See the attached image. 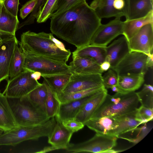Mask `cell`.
Wrapping results in <instances>:
<instances>
[{"instance_id":"obj_1","label":"cell","mask_w":153,"mask_h":153,"mask_svg":"<svg viewBox=\"0 0 153 153\" xmlns=\"http://www.w3.org/2000/svg\"><path fill=\"white\" fill-rule=\"evenodd\" d=\"M50 19L52 33L77 48L90 44L101 24V19L86 0H81L63 11L53 13Z\"/></svg>"},{"instance_id":"obj_2","label":"cell","mask_w":153,"mask_h":153,"mask_svg":"<svg viewBox=\"0 0 153 153\" xmlns=\"http://www.w3.org/2000/svg\"><path fill=\"white\" fill-rule=\"evenodd\" d=\"M53 34L28 31L21 35L19 44L23 51L32 55L45 57L66 63L71 53Z\"/></svg>"},{"instance_id":"obj_3","label":"cell","mask_w":153,"mask_h":153,"mask_svg":"<svg viewBox=\"0 0 153 153\" xmlns=\"http://www.w3.org/2000/svg\"><path fill=\"white\" fill-rule=\"evenodd\" d=\"M139 102L135 91L119 92L113 95L107 94L91 119L105 116L115 117L129 113L137 109Z\"/></svg>"},{"instance_id":"obj_4","label":"cell","mask_w":153,"mask_h":153,"mask_svg":"<svg viewBox=\"0 0 153 153\" xmlns=\"http://www.w3.org/2000/svg\"><path fill=\"white\" fill-rule=\"evenodd\" d=\"M54 117L42 124L30 126H19L0 136V146H14L28 140H37L43 137H48L56 123Z\"/></svg>"},{"instance_id":"obj_5","label":"cell","mask_w":153,"mask_h":153,"mask_svg":"<svg viewBox=\"0 0 153 153\" xmlns=\"http://www.w3.org/2000/svg\"><path fill=\"white\" fill-rule=\"evenodd\" d=\"M7 98L18 126L40 124L50 119L43 110L25 96L18 99Z\"/></svg>"},{"instance_id":"obj_6","label":"cell","mask_w":153,"mask_h":153,"mask_svg":"<svg viewBox=\"0 0 153 153\" xmlns=\"http://www.w3.org/2000/svg\"><path fill=\"white\" fill-rule=\"evenodd\" d=\"M23 52L25 54L24 70L33 72H39L41 75H45L71 72V67L66 63L45 57L32 55Z\"/></svg>"},{"instance_id":"obj_7","label":"cell","mask_w":153,"mask_h":153,"mask_svg":"<svg viewBox=\"0 0 153 153\" xmlns=\"http://www.w3.org/2000/svg\"><path fill=\"white\" fill-rule=\"evenodd\" d=\"M117 139L114 136L96 133L87 141L77 144L69 143L65 149L69 153H105L116 146Z\"/></svg>"},{"instance_id":"obj_8","label":"cell","mask_w":153,"mask_h":153,"mask_svg":"<svg viewBox=\"0 0 153 153\" xmlns=\"http://www.w3.org/2000/svg\"><path fill=\"white\" fill-rule=\"evenodd\" d=\"M32 73L25 70L13 79H9L3 94L10 98H20L27 95L41 85L32 77Z\"/></svg>"},{"instance_id":"obj_9","label":"cell","mask_w":153,"mask_h":153,"mask_svg":"<svg viewBox=\"0 0 153 153\" xmlns=\"http://www.w3.org/2000/svg\"><path fill=\"white\" fill-rule=\"evenodd\" d=\"M147 56L136 51L130 52L119 63L114 70L118 76L145 74L149 68Z\"/></svg>"},{"instance_id":"obj_10","label":"cell","mask_w":153,"mask_h":153,"mask_svg":"<svg viewBox=\"0 0 153 153\" xmlns=\"http://www.w3.org/2000/svg\"><path fill=\"white\" fill-rule=\"evenodd\" d=\"M90 6L101 19L111 17L120 19L126 16L128 0H93Z\"/></svg>"},{"instance_id":"obj_11","label":"cell","mask_w":153,"mask_h":153,"mask_svg":"<svg viewBox=\"0 0 153 153\" xmlns=\"http://www.w3.org/2000/svg\"><path fill=\"white\" fill-rule=\"evenodd\" d=\"M124 22L115 18L105 24H101L94 34L90 44L105 47L113 39L123 35Z\"/></svg>"},{"instance_id":"obj_12","label":"cell","mask_w":153,"mask_h":153,"mask_svg":"<svg viewBox=\"0 0 153 153\" xmlns=\"http://www.w3.org/2000/svg\"><path fill=\"white\" fill-rule=\"evenodd\" d=\"M128 42L130 52L146 54L153 53V24L149 23L143 26Z\"/></svg>"},{"instance_id":"obj_13","label":"cell","mask_w":153,"mask_h":153,"mask_svg":"<svg viewBox=\"0 0 153 153\" xmlns=\"http://www.w3.org/2000/svg\"><path fill=\"white\" fill-rule=\"evenodd\" d=\"M102 75L72 73L70 81L63 92H74L103 86Z\"/></svg>"},{"instance_id":"obj_14","label":"cell","mask_w":153,"mask_h":153,"mask_svg":"<svg viewBox=\"0 0 153 153\" xmlns=\"http://www.w3.org/2000/svg\"><path fill=\"white\" fill-rule=\"evenodd\" d=\"M2 40L0 46V83L4 79L9 80L11 60L15 46L19 42L15 35L5 36Z\"/></svg>"},{"instance_id":"obj_15","label":"cell","mask_w":153,"mask_h":153,"mask_svg":"<svg viewBox=\"0 0 153 153\" xmlns=\"http://www.w3.org/2000/svg\"><path fill=\"white\" fill-rule=\"evenodd\" d=\"M105 49L106 55L105 61L110 63L111 68L113 70L130 52L128 41L123 35L106 46Z\"/></svg>"},{"instance_id":"obj_16","label":"cell","mask_w":153,"mask_h":153,"mask_svg":"<svg viewBox=\"0 0 153 153\" xmlns=\"http://www.w3.org/2000/svg\"><path fill=\"white\" fill-rule=\"evenodd\" d=\"M107 94V89L104 86L103 87L85 102L75 119L84 125L91 118L102 104Z\"/></svg>"},{"instance_id":"obj_17","label":"cell","mask_w":153,"mask_h":153,"mask_svg":"<svg viewBox=\"0 0 153 153\" xmlns=\"http://www.w3.org/2000/svg\"><path fill=\"white\" fill-rule=\"evenodd\" d=\"M72 57L73 60L69 65L72 73L102 75L104 73L101 69L100 65L92 58L77 56Z\"/></svg>"},{"instance_id":"obj_18","label":"cell","mask_w":153,"mask_h":153,"mask_svg":"<svg viewBox=\"0 0 153 153\" xmlns=\"http://www.w3.org/2000/svg\"><path fill=\"white\" fill-rule=\"evenodd\" d=\"M73 133L62 123L56 121L52 132L48 137V142L57 150L65 149L69 144Z\"/></svg>"},{"instance_id":"obj_19","label":"cell","mask_w":153,"mask_h":153,"mask_svg":"<svg viewBox=\"0 0 153 153\" xmlns=\"http://www.w3.org/2000/svg\"><path fill=\"white\" fill-rule=\"evenodd\" d=\"M84 125L96 133L112 136L118 126L115 117L110 116L91 119Z\"/></svg>"},{"instance_id":"obj_20","label":"cell","mask_w":153,"mask_h":153,"mask_svg":"<svg viewBox=\"0 0 153 153\" xmlns=\"http://www.w3.org/2000/svg\"><path fill=\"white\" fill-rule=\"evenodd\" d=\"M153 0H128L126 20L144 17L153 11Z\"/></svg>"},{"instance_id":"obj_21","label":"cell","mask_w":153,"mask_h":153,"mask_svg":"<svg viewBox=\"0 0 153 153\" xmlns=\"http://www.w3.org/2000/svg\"><path fill=\"white\" fill-rule=\"evenodd\" d=\"M93 94L79 100L60 104L58 112L55 117L56 121L62 123L66 120L75 118L83 104Z\"/></svg>"},{"instance_id":"obj_22","label":"cell","mask_w":153,"mask_h":153,"mask_svg":"<svg viewBox=\"0 0 153 153\" xmlns=\"http://www.w3.org/2000/svg\"><path fill=\"white\" fill-rule=\"evenodd\" d=\"M18 126L7 97L1 93L0 94V128L6 132Z\"/></svg>"},{"instance_id":"obj_23","label":"cell","mask_w":153,"mask_h":153,"mask_svg":"<svg viewBox=\"0 0 153 153\" xmlns=\"http://www.w3.org/2000/svg\"><path fill=\"white\" fill-rule=\"evenodd\" d=\"M19 23L17 17L10 13L5 8L2 1L0 2V35H15Z\"/></svg>"},{"instance_id":"obj_24","label":"cell","mask_w":153,"mask_h":153,"mask_svg":"<svg viewBox=\"0 0 153 153\" xmlns=\"http://www.w3.org/2000/svg\"><path fill=\"white\" fill-rule=\"evenodd\" d=\"M144 74L118 76L117 85L119 92L127 93L138 89L144 81Z\"/></svg>"},{"instance_id":"obj_25","label":"cell","mask_w":153,"mask_h":153,"mask_svg":"<svg viewBox=\"0 0 153 153\" xmlns=\"http://www.w3.org/2000/svg\"><path fill=\"white\" fill-rule=\"evenodd\" d=\"M137 110L114 117L118 126L114 131V136L117 137L121 133L137 127L142 124L137 118Z\"/></svg>"},{"instance_id":"obj_26","label":"cell","mask_w":153,"mask_h":153,"mask_svg":"<svg viewBox=\"0 0 153 153\" xmlns=\"http://www.w3.org/2000/svg\"><path fill=\"white\" fill-rule=\"evenodd\" d=\"M105 47L89 44L76 48L72 52V56H77L89 57L93 59L100 65L106 59Z\"/></svg>"},{"instance_id":"obj_27","label":"cell","mask_w":153,"mask_h":153,"mask_svg":"<svg viewBox=\"0 0 153 153\" xmlns=\"http://www.w3.org/2000/svg\"><path fill=\"white\" fill-rule=\"evenodd\" d=\"M123 35L128 41L144 25L149 23L153 24V11L141 18L124 22Z\"/></svg>"},{"instance_id":"obj_28","label":"cell","mask_w":153,"mask_h":153,"mask_svg":"<svg viewBox=\"0 0 153 153\" xmlns=\"http://www.w3.org/2000/svg\"><path fill=\"white\" fill-rule=\"evenodd\" d=\"M72 74L71 72L52 74L41 75L44 80L56 95L63 92L69 82Z\"/></svg>"},{"instance_id":"obj_29","label":"cell","mask_w":153,"mask_h":153,"mask_svg":"<svg viewBox=\"0 0 153 153\" xmlns=\"http://www.w3.org/2000/svg\"><path fill=\"white\" fill-rule=\"evenodd\" d=\"M19 42L16 44L10 61L9 78L11 79L18 75L24 69L25 60L24 53Z\"/></svg>"},{"instance_id":"obj_30","label":"cell","mask_w":153,"mask_h":153,"mask_svg":"<svg viewBox=\"0 0 153 153\" xmlns=\"http://www.w3.org/2000/svg\"><path fill=\"white\" fill-rule=\"evenodd\" d=\"M47 94L46 84L44 80L41 85L35 88L25 97L46 112L45 103Z\"/></svg>"},{"instance_id":"obj_31","label":"cell","mask_w":153,"mask_h":153,"mask_svg":"<svg viewBox=\"0 0 153 153\" xmlns=\"http://www.w3.org/2000/svg\"><path fill=\"white\" fill-rule=\"evenodd\" d=\"M149 131V129L145 124L141 127H137L121 133L117 137L137 144L143 139Z\"/></svg>"},{"instance_id":"obj_32","label":"cell","mask_w":153,"mask_h":153,"mask_svg":"<svg viewBox=\"0 0 153 153\" xmlns=\"http://www.w3.org/2000/svg\"><path fill=\"white\" fill-rule=\"evenodd\" d=\"M103 86H104L96 87L74 92H62L56 96L60 104L65 103L79 100L92 95L99 91Z\"/></svg>"},{"instance_id":"obj_33","label":"cell","mask_w":153,"mask_h":153,"mask_svg":"<svg viewBox=\"0 0 153 153\" xmlns=\"http://www.w3.org/2000/svg\"><path fill=\"white\" fill-rule=\"evenodd\" d=\"M46 83L48 94L45 103V112L48 117L51 118L55 117L57 114L60 103L57 99L56 94L53 92L46 82Z\"/></svg>"},{"instance_id":"obj_34","label":"cell","mask_w":153,"mask_h":153,"mask_svg":"<svg viewBox=\"0 0 153 153\" xmlns=\"http://www.w3.org/2000/svg\"><path fill=\"white\" fill-rule=\"evenodd\" d=\"M136 93L141 105L153 108V87L152 85L145 84L142 90Z\"/></svg>"},{"instance_id":"obj_35","label":"cell","mask_w":153,"mask_h":153,"mask_svg":"<svg viewBox=\"0 0 153 153\" xmlns=\"http://www.w3.org/2000/svg\"><path fill=\"white\" fill-rule=\"evenodd\" d=\"M58 0H47L43 7L41 12L36 19L38 23L45 22L51 17L56 10V7Z\"/></svg>"},{"instance_id":"obj_36","label":"cell","mask_w":153,"mask_h":153,"mask_svg":"<svg viewBox=\"0 0 153 153\" xmlns=\"http://www.w3.org/2000/svg\"><path fill=\"white\" fill-rule=\"evenodd\" d=\"M103 85L106 88H110L113 85H117L118 75L113 69L110 68L102 75Z\"/></svg>"},{"instance_id":"obj_37","label":"cell","mask_w":153,"mask_h":153,"mask_svg":"<svg viewBox=\"0 0 153 153\" xmlns=\"http://www.w3.org/2000/svg\"><path fill=\"white\" fill-rule=\"evenodd\" d=\"M47 0H37L36 4L30 15L24 22L21 24L18 29L23 26L33 23L40 14L42 9Z\"/></svg>"},{"instance_id":"obj_38","label":"cell","mask_w":153,"mask_h":153,"mask_svg":"<svg viewBox=\"0 0 153 153\" xmlns=\"http://www.w3.org/2000/svg\"><path fill=\"white\" fill-rule=\"evenodd\" d=\"M136 116L137 119L141 122L142 124L146 123L152 120L153 108L141 105L137 108Z\"/></svg>"},{"instance_id":"obj_39","label":"cell","mask_w":153,"mask_h":153,"mask_svg":"<svg viewBox=\"0 0 153 153\" xmlns=\"http://www.w3.org/2000/svg\"><path fill=\"white\" fill-rule=\"evenodd\" d=\"M62 124L73 133L82 129L84 125L75 118L66 120L63 121Z\"/></svg>"},{"instance_id":"obj_40","label":"cell","mask_w":153,"mask_h":153,"mask_svg":"<svg viewBox=\"0 0 153 153\" xmlns=\"http://www.w3.org/2000/svg\"><path fill=\"white\" fill-rule=\"evenodd\" d=\"M2 1L7 11L13 16L17 17L19 0H3Z\"/></svg>"},{"instance_id":"obj_41","label":"cell","mask_w":153,"mask_h":153,"mask_svg":"<svg viewBox=\"0 0 153 153\" xmlns=\"http://www.w3.org/2000/svg\"><path fill=\"white\" fill-rule=\"evenodd\" d=\"M81 0H58L57 3L56 10L54 13H58L65 11Z\"/></svg>"},{"instance_id":"obj_42","label":"cell","mask_w":153,"mask_h":153,"mask_svg":"<svg viewBox=\"0 0 153 153\" xmlns=\"http://www.w3.org/2000/svg\"><path fill=\"white\" fill-rule=\"evenodd\" d=\"M37 3V0H30L24 4L20 10V16L24 19L34 9Z\"/></svg>"},{"instance_id":"obj_43","label":"cell","mask_w":153,"mask_h":153,"mask_svg":"<svg viewBox=\"0 0 153 153\" xmlns=\"http://www.w3.org/2000/svg\"><path fill=\"white\" fill-rule=\"evenodd\" d=\"M100 67L101 69L104 72L111 68V65L108 62L105 61L100 65Z\"/></svg>"},{"instance_id":"obj_44","label":"cell","mask_w":153,"mask_h":153,"mask_svg":"<svg viewBox=\"0 0 153 153\" xmlns=\"http://www.w3.org/2000/svg\"><path fill=\"white\" fill-rule=\"evenodd\" d=\"M147 56V63L148 68H152L153 65V53L146 54Z\"/></svg>"},{"instance_id":"obj_45","label":"cell","mask_w":153,"mask_h":153,"mask_svg":"<svg viewBox=\"0 0 153 153\" xmlns=\"http://www.w3.org/2000/svg\"><path fill=\"white\" fill-rule=\"evenodd\" d=\"M57 150L54 147L51 146L46 147L44 148L43 149L37 152L44 153L52 151L54 150Z\"/></svg>"},{"instance_id":"obj_46","label":"cell","mask_w":153,"mask_h":153,"mask_svg":"<svg viewBox=\"0 0 153 153\" xmlns=\"http://www.w3.org/2000/svg\"><path fill=\"white\" fill-rule=\"evenodd\" d=\"M32 77L35 79L37 80L39 79L41 76V74L39 72H35L31 74Z\"/></svg>"},{"instance_id":"obj_47","label":"cell","mask_w":153,"mask_h":153,"mask_svg":"<svg viewBox=\"0 0 153 153\" xmlns=\"http://www.w3.org/2000/svg\"><path fill=\"white\" fill-rule=\"evenodd\" d=\"M110 88H111L112 91L116 93L119 92V89L117 85H113Z\"/></svg>"},{"instance_id":"obj_48","label":"cell","mask_w":153,"mask_h":153,"mask_svg":"<svg viewBox=\"0 0 153 153\" xmlns=\"http://www.w3.org/2000/svg\"><path fill=\"white\" fill-rule=\"evenodd\" d=\"M2 38L1 37V36L0 35V46L2 42Z\"/></svg>"},{"instance_id":"obj_49","label":"cell","mask_w":153,"mask_h":153,"mask_svg":"<svg viewBox=\"0 0 153 153\" xmlns=\"http://www.w3.org/2000/svg\"><path fill=\"white\" fill-rule=\"evenodd\" d=\"M4 132V131L2 129L0 128V136Z\"/></svg>"},{"instance_id":"obj_50","label":"cell","mask_w":153,"mask_h":153,"mask_svg":"<svg viewBox=\"0 0 153 153\" xmlns=\"http://www.w3.org/2000/svg\"><path fill=\"white\" fill-rule=\"evenodd\" d=\"M1 0H0V2H1Z\"/></svg>"},{"instance_id":"obj_51","label":"cell","mask_w":153,"mask_h":153,"mask_svg":"<svg viewBox=\"0 0 153 153\" xmlns=\"http://www.w3.org/2000/svg\"><path fill=\"white\" fill-rule=\"evenodd\" d=\"M1 93L0 91V94H1Z\"/></svg>"},{"instance_id":"obj_52","label":"cell","mask_w":153,"mask_h":153,"mask_svg":"<svg viewBox=\"0 0 153 153\" xmlns=\"http://www.w3.org/2000/svg\"><path fill=\"white\" fill-rule=\"evenodd\" d=\"M1 0V1H2L3 0Z\"/></svg>"},{"instance_id":"obj_53","label":"cell","mask_w":153,"mask_h":153,"mask_svg":"<svg viewBox=\"0 0 153 153\" xmlns=\"http://www.w3.org/2000/svg\"></svg>"}]
</instances>
